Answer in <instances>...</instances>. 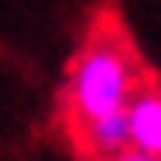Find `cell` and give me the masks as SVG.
I'll return each mask as SVG.
<instances>
[{"label":"cell","instance_id":"obj_1","mask_svg":"<svg viewBox=\"0 0 161 161\" xmlns=\"http://www.w3.org/2000/svg\"><path fill=\"white\" fill-rule=\"evenodd\" d=\"M140 80H144L140 63L133 56L126 35L112 21H102L84 39L80 53L70 60V70H67L63 105H67L70 126L105 112H119Z\"/></svg>","mask_w":161,"mask_h":161},{"label":"cell","instance_id":"obj_4","mask_svg":"<svg viewBox=\"0 0 161 161\" xmlns=\"http://www.w3.org/2000/svg\"><path fill=\"white\" fill-rule=\"evenodd\" d=\"M102 161H158V158H151V154H144V151H137V147H123V151L102 158Z\"/></svg>","mask_w":161,"mask_h":161},{"label":"cell","instance_id":"obj_3","mask_svg":"<svg viewBox=\"0 0 161 161\" xmlns=\"http://www.w3.org/2000/svg\"><path fill=\"white\" fill-rule=\"evenodd\" d=\"M74 137H77L80 151L91 154V158H98V161L109 158V154H116V151H123V147H130V130H126L123 109L77 123V126H74Z\"/></svg>","mask_w":161,"mask_h":161},{"label":"cell","instance_id":"obj_2","mask_svg":"<svg viewBox=\"0 0 161 161\" xmlns=\"http://www.w3.org/2000/svg\"><path fill=\"white\" fill-rule=\"evenodd\" d=\"M123 116L130 130V147L161 161V84L140 80L130 102L123 105Z\"/></svg>","mask_w":161,"mask_h":161}]
</instances>
